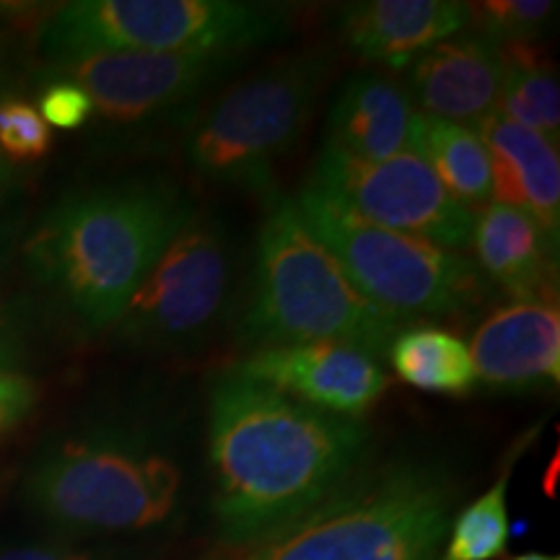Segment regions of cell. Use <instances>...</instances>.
Returning a JSON list of instances; mask_svg holds the SVG:
<instances>
[{
	"label": "cell",
	"instance_id": "6da1fadb",
	"mask_svg": "<svg viewBox=\"0 0 560 560\" xmlns=\"http://www.w3.org/2000/svg\"><path fill=\"white\" fill-rule=\"evenodd\" d=\"M371 431L231 369L208 412L210 511L226 545L257 548L312 514L363 467Z\"/></svg>",
	"mask_w": 560,
	"mask_h": 560
},
{
	"label": "cell",
	"instance_id": "7a4b0ae2",
	"mask_svg": "<svg viewBox=\"0 0 560 560\" xmlns=\"http://www.w3.org/2000/svg\"><path fill=\"white\" fill-rule=\"evenodd\" d=\"M195 202L161 174L70 192L26 240V270L91 332L109 330Z\"/></svg>",
	"mask_w": 560,
	"mask_h": 560
},
{
	"label": "cell",
	"instance_id": "3957f363",
	"mask_svg": "<svg viewBox=\"0 0 560 560\" xmlns=\"http://www.w3.org/2000/svg\"><path fill=\"white\" fill-rule=\"evenodd\" d=\"M30 506L75 535H138L177 520L185 467L153 425L94 423L39 450L24 478Z\"/></svg>",
	"mask_w": 560,
	"mask_h": 560
},
{
	"label": "cell",
	"instance_id": "277c9868",
	"mask_svg": "<svg viewBox=\"0 0 560 560\" xmlns=\"http://www.w3.org/2000/svg\"><path fill=\"white\" fill-rule=\"evenodd\" d=\"M459 486L444 462L400 454L359 467L330 499L244 560H439Z\"/></svg>",
	"mask_w": 560,
	"mask_h": 560
},
{
	"label": "cell",
	"instance_id": "5b68a950",
	"mask_svg": "<svg viewBox=\"0 0 560 560\" xmlns=\"http://www.w3.org/2000/svg\"><path fill=\"white\" fill-rule=\"evenodd\" d=\"M405 317L382 310L350 283L296 202L276 195L257 234L249 304L240 319L242 340L260 348L338 342L371 359L387 355Z\"/></svg>",
	"mask_w": 560,
	"mask_h": 560
},
{
	"label": "cell",
	"instance_id": "8992f818",
	"mask_svg": "<svg viewBox=\"0 0 560 560\" xmlns=\"http://www.w3.org/2000/svg\"><path fill=\"white\" fill-rule=\"evenodd\" d=\"M332 73L325 50L293 52L247 75L182 130L185 164L200 182L276 198V164L310 122Z\"/></svg>",
	"mask_w": 560,
	"mask_h": 560
},
{
	"label": "cell",
	"instance_id": "52a82bcc",
	"mask_svg": "<svg viewBox=\"0 0 560 560\" xmlns=\"http://www.w3.org/2000/svg\"><path fill=\"white\" fill-rule=\"evenodd\" d=\"M289 34L276 5L236 0H73L39 30L47 62L89 52L236 55Z\"/></svg>",
	"mask_w": 560,
	"mask_h": 560
},
{
	"label": "cell",
	"instance_id": "ba28073f",
	"mask_svg": "<svg viewBox=\"0 0 560 560\" xmlns=\"http://www.w3.org/2000/svg\"><path fill=\"white\" fill-rule=\"evenodd\" d=\"M293 202L350 283L382 310L405 319L457 314L486 296L488 283L462 252L374 226L306 187Z\"/></svg>",
	"mask_w": 560,
	"mask_h": 560
},
{
	"label": "cell",
	"instance_id": "9c48e42d",
	"mask_svg": "<svg viewBox=\"0 0 560 560\" xmlns=\"http://www.w3.org/2000/svg\"><path fill=\"white\" fill-rule=\"evenodd\" d=\"M234 265L229 223L195 208L112 327L117 342L145 353L200 348L226 317Z\"/></svg>",
	"mask_w": 560,
	"mask_h": 560
},
{
	"label": "cell",
	"instance_id": "30bf717a",
	"mask_svg": "<svg viewBox=\"0 0 560 560\" xmlns=\"http://www.w3.org/2000/svg\"><path fill=\"white\" fill-rule=\"evenodd\" d=\"M306 190L346 208L361 221L439 247L462 252L472 242L475 210L462 206L416 151L384 161H361L322 145Z\"/></svg>",
	"mask_w": 560,
	"mask_h": 560
},
{
	"label": "cell",
	"instance_id": "8fae6325",
	"mask_svg": "<svg viewBox=\"0 0 560 560\" xmlns=\"http://www.w3.org/2000/svg\"><path fill=\"white\" fill-rule=\"evenodd\" d=\"M234 60L231 55L89 52L47 62L45 75L81 86L104 122L138 130L190 109Z\"/></svg>",
	"mask_w": 560,
	"mask_h": 560
},
{
	"label": "cell",
	"instance_id": "7c38bea8",
	"mask_svg": "<svg viewBox=\"0 0 560 560\" xmlns=\"http://www.w3.org/2000/svg\"><path fill=\"white\" fill-rule=\"evenodd\" d=\"M236 369L310 408L359 420L392 384L376 359L338 342L257 348Z\"/></svg>",
	"mask_w": 560,
	"mask_h": 560
},
{
	"label": "cell",
	"instance_id": "4fadbf2b",
	"mask_svg": "<svg viewBox=\"0 0 560 560\" xmlns=\"http://www.w3.org/2000/svg\"><path fill=\"white\" fill-rule=\"evenodd\" d=\"M475 384L495 392H535L560 380L558 299L511 301L475 327L470 346Z\"/></svg>",
	"mask_w": 560,
	"mask_h": 560
},
{
	"label": "cell",
	"instance_id": "5bb4252c",
	"mask_svg": "<svg viewBox=\"0 0 560 560\" xmlns=\"http://www.w3.org/2000/svg\"><path fill=\"white\" fill-rule=\"evenodd\" d=\"M506 58L501 45L478 32H462L412 62L408 96L420 115L433 120L478 125L499 107Z\"/></svg>",
	"mask_w": 560,
	"mask_h": 560
},
{
	"label": "cell",
	"instance_id": "9a60e30c",
	"mask_svg": "<svg viewBox=\"0 0 560 560\" xmlns=\"http://www.w3.org/2000/svg\"><path fill=\"white\" fill-rule=\"evenodd\" d=\"M340 39L371 66L405 70L439 42L470 26L462 0H363L342 5Z\"/></svg>",
	"mask_w": 560,
	"mask_h": 560
},
{
	"label": "cell",
	"instance_id": "2e32d148",
	"mask_svg": "<svg viewBox=\"0 0 560 560\" xmlns=\"http://www.w3.org/2000/svg\"><path fill=\"white\" fill-rule=\"evenodd\" d=\"M472 130L490 153L495 202L524 210L558 249L560 159L556 145L499 112H490Z\"/></svg>",
	"mask_w": 560,
	"mask_h": 560
},
{
	"label": "cell",
	"instance_id": "e0dca14e",
	"mask_svg": "<svg viewBox=\"0 0 560 560\" xmlns=\"http://www.w3.org/2000/svg\"><path fill=\"white\" fill-rule=\"evenodd\" d=\"M475 268L514 301L558 299V249L524 210L490 202L475 213Z\"/></svg>",
	"mask_w": 560,
	"mask_h": 560
},
{
	"label": "cell",
	"instance_id": "ac0fdd59",
	"mask_svg": "<svg viewBox=\"0 0 560 560\" xmlns=\"http://www.w3.org/2000/svg\"><path fill=\"white\" fill-rule=\"evenodd\" d=\"M408 91L389 75L359 70L342 83L327 112L325 145L361 161H384L412 151L416 122Z\"/></svg>",
	"mask_w": 560,
	"mask_h": 560
},
{
	"label": "cell",
	"instance_id": "d6986e66",
	"mask_svg": "<svg viewBox=\"0 0 560 560\" xmlns=\"http://www.w3.org/2000/svg\"><path fill=\"white\" fill-rule=\"evenodd\" d=\"M412 151L429 161L441 185L462 206H486L493 198L490 153L467 125L433 120L418 112L412 122Z\"/></svg>",
	"mask_w": 560,
	"mask_h": 560
},
{
	"label": "cell",
	"instance_id": "ffe728a7",
	"mask_svg": "<svg viewBox=\"0 0 560 560\" xmlns=\"http://www.w3.org/2000/svg\"><path fill=\"white\" fill-rule=\"evenodd\" d=\"M387 359L397 376L420 392L462 397L475 387L467 342L441 327H402L389 342Z\"/></svg>",
	"mask_w": 560,
	"mask_h": 560
},
{
	"label": "cell",
	"instance_id": "44dd1931",
	"mask_svg": "<svg viewBox=\"0 0 560 560\" xmlns=\"http://www.w3.org/2000/svg\"><path fill=\"white\" fill-rule=\"evenodd\" d=\"M506 58L501 100L495 112L522 128L540 132L558 145L560 132V89L558 73L532 45L501 47Z\"/></svg>",
	"mask_w": 560,
	"mask_h": 560
},
{
	"label": "cell",
	"instance_id": "7402d4cb",
	"mask_svg": "<svg viewBox=\"0 0 560 560\" xmlns=\"http://www.w3.org/2000/svg\"><path fill=\"white\" fill-rule=\"evenodd\" d=\"M529 436L514 444L509 462L501 467L499 480L480 499L454 514L439 560H495L506 552L509 545V480L516 459L522 457Z\"/></svg>",
	"mask_w": 560,
	"mask_h": 560
},
{
	"label": "cell",
	"instance_id": "603a6c76",
	"mask_svg": "<svg viewBox=\"0 0 560 560\" xmlns=\"http://www.w3.org/2000/svg\"><path fill=\"white\" fill-rule=\"evenodd\" d=\"M470 24L482 37L493 39L501 47L532 45L548 30L556 16L558 3L550 0H486L467 3Z\"/></svg>",
	"mask_w": 560,
	"mask_h": 560
},
{
	"label": "cell",
	"instance_id": "cb8c5ba5",
	"mask_svg": "<svg viewBox=\"0 0 560 560\" xmlns=\"http://www.w3.org/2000/svg\"><path fill=\"white\" fill-rule=\"evenodd\" d=\"M52 149V130L32 102L5 96L0 102V153L9 161H34Z\"/></svg>",
	"mask_w": 560,
	"mask_h": 560
},
{
	"label": "cell",
	"instance_id": "d4e9b609",
	"mask_svg": "<svg viewBox=\"0 0 560 560\" xmlns=\"http://www.w3.org/2000/svg\"><path fill=\"white\" fill-rule=\"evenodd\" d=\"M37 112L42 120L52 125V128L75 130L94 117V104H91L86 91L75 86L73 81L50 79L47 86L42 89Z\"/></svg>",
	"mask_w": 560,
	"mask_h": 560
},
{
	"label": "cell",
	"instance_id": "484cf974",
	"mask_svg": "<svg viewBox=\"0 0 560 560\" xmlns=\"http://www.w3.org/2000/svg\"><path fill=\"white\" fill-rule=\"evenodd\" d=\"M37 405V387L19 371H0V436L19 425Z\"/></svg>",
	"mask_w": 560,
	"mask_h": 560
},
{
	"label": "cell",
	"instance_id": "4316f807",
	"mask_svg": "<svg viewBox=\"0 0 560 560\" xmlns=\"http://www.w3.org/2000/svg\"><path fill=\"white\" fill-rule=\"evenodd\" d=\"M0 560H122L107 550L75 548L60 542H26L0 548Z\"/></svg>",
	"mask_w": 560,
	"mask_h": 560
},
{
	"label": "cell",
	"instance_id": "83f0119b",
	"mask_svg": "<svg viewBox=\"0 0 560 560\" xmlns=\"http://www.w3.org/2000/svg\"><path fill=\"white\" fill-rule=\"evenodd\" d=\"M21 359H24V342H21L19 325L0 306V371H13Z\"/></svg>",
	"mask_w": 560,
	"mask_h": 560
},
{
	"label": "cell",
	"instance_id": "f1b7e54d",
	"mask_svg": "<svg viewBox=\"0 0 560 560\" xmlns=\"http://www.w3.org/2000/svg\"><path fill=\"white\" fill-rule=\"evenodd\" d=\"M16 170H13V164L9 159L3 156V153H0V195L3 192H9L13 185H16Z\"/></svg>",
	"mask_w": 560,
	"mask_h": 560
},
{
	"label": "cell",
	"instance_id": "f546056e",
	"mask_svg": "<svg viewBox=\"0 0 560 560\" xmlns=\"http://www.w3.org/2000/svg\"><path fill=\"white\" fill-rule=\"evenodd\" d=\"M9 86H11V73H9V66H5V60H3V52H0V102L9 96Z\"/></svg>",
	"mask_w": 560,
	"mask_h": 560
},
{
	"label": "cell",
	"instance_id": "4dcf8cb0",
	"mask_svg": "<svg viewBox=\"0 0 560 560\" xmlns=\"http://www.w3.org/2000/svg\"><path fill=\"white\" fill-rule=\"evenodd\" d=\"M9 229H5V221L0 219V265H3L5 255H9Z\"/></svg>",
	"mask_w": 560,
	"mask_h": 560
},
{
	"label": "cell",
	"instance_id": "1f68e13d",
	"mask_svg": "<svg viewBox=\"0 0 560 560\" xmlns=\"http://www.w3.org/2000/svg\"><path fill=\"white\" fill-rule=\"evenodd\" d=\"M511 560H560L558 556H545V552H524V556H516Z\"/></svg>",
	"mask_w": 560,
	"mask_h": 560
}]
</instances>
